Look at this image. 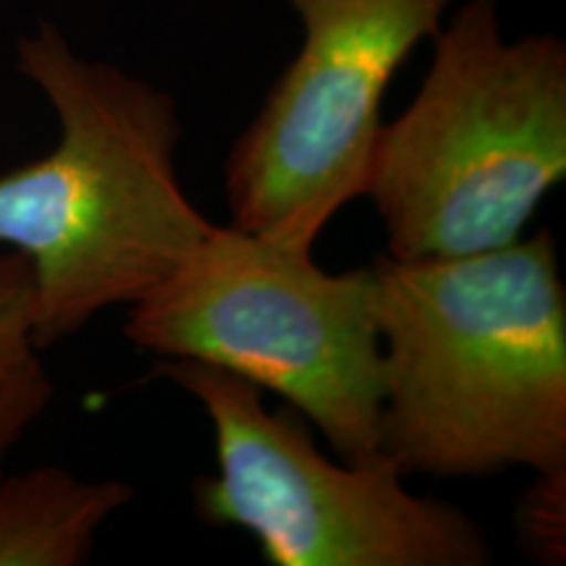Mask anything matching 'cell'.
Segmentation results:
<instances>
[{
  "mask_svg": "<svg viewBox=\"0 0 566 566\" xmlns=\"http://www.w3.org/2000/svg\"><path fill=\"white\" fill-rule=\"evenodd\" d=\"M384 359L380 449L405 475L566 464V289L556 239L370 263Z\"/></svg>",
  "mask_w": 566,
  "mask_h": 566,
  "instance_id": "6da1fadb",
  "label": "cell"
},
{
  "mask_svg": "<svg viewBox=\"0 0 566 566\" xmlns=\"http://www.w3.org/2000/svg\"><path fill=\"white\" fill-rule=\"evenodd\" d=\"M17 66L59 118L51 153L0 174V247L30 265L45 352L150 294L216 223L181 187L171 92L84 59L48 21L21 34Z\"/></svg>",
  "mask_w": 566,
  "mask_h": 566,
  "instance_id": "7a4b0ae2",
  "label": "cell"
},
{
  "mask_svg": "<svg viewBox=\"0 0 566 566\" xmlns=\"http://www.w3.org/2000/svg\"><path fill=\"white\" fill-rule=\"evenodd\" d=\"M564 179V40H506L501 0H464L433 38L415 101L375 142L365 197L386 254L441 260L512 244Z\"/></svg>",
  "mask_w": 566,
  "mask_h": 566,
  "instance_id": "3957f363",
  "label": "cell"
},
{
  "mask_svg": "<svg viewBox=\"0 0 566 566\" xmlns=\"http://www.w3.org/2000/svg\"><path fill=\"white\" fill-rule=\"evenodd\" d=\"M124 336L158 359L208 363L279 394L344 462L384 454L370 265L328 273L313 250L216 223L160 286L129 304Z\"/></svg>",
  "mask_w": 566,
  "mask_h": 566,
  "instance_id": "277c9868",
  "label": "cell"
},
{
  "mask_svg": "<svg viewBox=\"0 0 566 566\" xmlns=\"http://www.w3.org/2000/svg\"><path fill=\"white\" fill-rule=\"evenodd\" d=\"M155 373L192 396L212 424L216 472L192 483L197 516L250 533L265 564L483 566L493 558L475 516L409 491L386 451L338 464L300 415L271 412L250 380L195 359H160Z\"/></svg>",
  "mask_w": 566,
  "mask_h": 566,
  "instance_id": "5b68a950",
  "label": "cell"
},
{
  "mask_svg": "<svg viewBox=\"0 0 566 566\" xmlns=\"http://www.w3.org/2000/svg\"><path fill=\"white\" fill-rule=\"evenodd\" d=\"M457 0H289L302 45L226 158L231 226L313 250L359 197L394 76Z\"/></svg>",
  "mask_w": 566,
  "mask_h": 566,
  "instance_id": "8992f818",
  "label": "cell"
},
{
  "mask_svg": "<svg viewBox=\"0 0 566 566\" xmlns=\"http://www.w3.org/2000/svg\"><path fill=\"white\" fill-rule=\"evenodd\" d=\"M137 499L124 480H82L59 464L0 475V566H82L105 522Z\"/></svg>",
  "mask_w": 566,
  "mask_h": 566,
  "instance_id": "52a82bcc",
  "label": "cell"
},
{
  "mask_svg": "<svg viewBox=\"0 0 566 566\" xmlns=\"http://www.w3.org/2000/svg\"><path fill=\"white\" fill-rule=\"evenodd\" d=\"M55 399L32 328V273L21 254L0 252V475L32 424Z\"/></svg>",
  "mask_w": 566,
  "mask_h": 566,
  "instance_id": "ba28073f",
  "label": "cell"
},
{
  "mask_svg": "<svg viewBox=\"0 0 566 566\" xmlns=\"http://www.w3.org/2000/svg\"><path fill=\"white\" fill-rule=\"evenodd\" d=\"M516 535L537 564L566 562V464L535 472L516 504Z\"/></svg>",
  "mask_w": 566,
  "mask_h": 566,
  "instance_id": "9c48e42d",
  "label": "cell"
}]
</instances>
